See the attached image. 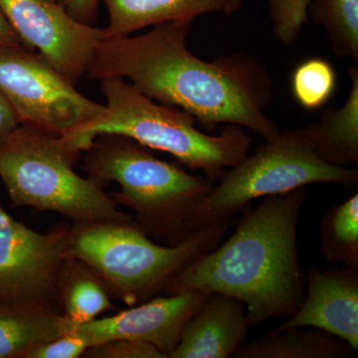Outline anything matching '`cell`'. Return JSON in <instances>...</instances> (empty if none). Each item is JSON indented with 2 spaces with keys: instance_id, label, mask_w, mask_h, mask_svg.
<instances>
[{
  "instance_id": "cell-7",
  "label": "cell",
  "mask_w": 358,
  "mask_h": 358,
  "mask_svg": "<svg viewBox=\"0 0 358 358\" xmlns=\"http://www.w3.org/2000/svg\"><path fill=\"white\" fill-rule=\"evenodd\" d=\"M220 180L200 209L201 229L232 220L235 214L261 197L282 194L313 183L357 185L358 171L333 166L322 159L312 128L308 127L280 131L226 171Z\"/></svg>"
},
{
  "instance_id": "cell-19",
  "label": "cell",
  "mask_w": 358,
  "mask_h": 358,
  "mask_svg": "<svg viewBox=\"0 0 358 358\" xmlns=\"http://www.w3.org/2000/svg\"><path fill=\"white\" fill-rule=\"evenodd\" d=\"M320 248L327 261L358 268V193L324 214Z\"/></svg>"
},
{
  "instance_id": "cell-9",
  "label": "cell",
  "mask_w": 358,
  "mask_h": 358,
  "mask_svg": "<svg viewBox=\"0 0 358 358\" xmlns=\"http://www.w3.org/2000/svg\"><path fill=\"white\" fill-rule=\"evenodd\" d=\"M68 232L67 223L36 232L0 206V303L58 310L56 280L66 257Z\"/></svg>"
},
{
  "instance_id": "cell-21",
  "label": "cell",
  "mask_w": 358,
  "mask_h": 358,
  "mask_svg": "<svg viewBox=\"0 0 358 358\" xmlns=\"http://www.w3.org/2000/svg\"><path fill=\"white\" fill-rule=\"evenodd\" d=\"M338 76L333 64L324 58L313 57L294 70L292 94L296 103L307 110H319L336 92Z\"/></svg>"
},
{
  "instance_id": "cell-4",
  "label": "cell",
  "mask_w": 358,
  "mask_h": 358,
  "mask_svg": "<svg viewBox=\"0 0 358 358\" xmlns=\"http://www.w3.org/2000/svg\"><path fill=\"white\" fill-rule=\"evenodd\" d=\"M100 82L106 98L102 114L60 136L73 150L85 152L101 134H121L173 155L188 169L201 171L211 182L249 155L253 138L243 127L226 124L217 136L205 134L192 115L152 100L127 80L106 78Z\"/></svg>"
},
{
  "instance_id": "cell-18",
  "label": "cell",
  "mask_w": 358,
  "mask_h": 358,
  "mask_svg": "<svg viewBox=\"0 0 358 358\" xmlns=\"http://www.w3.org/2000/svg\"><path fill=\"white\" fill-rule=\"evenodd\" d=\"M352 83L348 101L329 107L310 126L320 157L329 164L350 167L358 162V69L348 70Z\"/></svg>"
},
{
  "instance_id": "cell-29",
  "label": "cell",
  "mask_w": 358,
  "mask_h": 358,
  "mask_svg": "<svg viewBox=\"0 0 358 358\" xmlns=\"http://www.w3.org/2000/svg\"><path fill=\"white\" fill-rule=\"evenodd\" d=\"M46 1L58 2V0H46Z\"/></svg>"
},
{
  "instance_id": "cell-5",
  "label": "cell",
  "mask_w": 358,
  "mask_h": 358,
  "mask_svg": "<svg viewBox=\"0 0 358 358\" xmlns=\"http://www.w3.org/2000/svg\"><path fill=\"white\" fill-rule=\"evenodd\" d=\"M232 223L211 224L174 246L150 239L134 218L69 223L66 256L89 264L114 300L134 307L162 294L174 275L217 247Z\"/></svg>"
},
{
  "instance_id": "cell-22",
  "label": "cell",
  "mask_w": 358,
  "mask_h": 358,
  "mask_svg": "<svg viewBox=\"0 0 358 358\" xmlns=\"http://www.w3.org/2000/svg\"><path fill=\"white\" fill-rule=\"evenodd\" d=\"M312 0H268L273 34L284 45L298 40L308 20Z\"/></svg>"
},
{
  "instance_id": "cell-16",
  "label": "cell",
  "mask_w": 358,
  "mask_h": 358,
  "mask_svg": "<svg viewBox=\"0 0 358 358\" xmlns=\"http://www.w3.org/2000/svg\"><path fill=\"white\" fill-rule=\"evenodd\" d=\"M113 300L107 285L95 268L80 259L65 257L56 280L55 301L59 312L75 327L115 310Z\"/></svg>"
},
{
  "instance_id": "cell-13",
  "label": "cell",
  "mask_w": 358,
  "mask_h": 358,
  "mask_svg": "<svg viewBox=\"0 0 358 358\" xmlns=\"http://www.w3.org/2000/svg\"><path fill=\"white\" fill-rule=\"evenodd\" d=\"M250 326L246 306L220 293H210L186 322L169 358H228L244 343Z\"/></svg>"
},
{
  "instance_id": "cell-20",
  "label": "cell",
  "mask_w": 358,
  "mask_h": 358,
  "mask_svg": "<svg viewBox=\"0 0 358 358\" xmlns=\"http://www.w3.org/2000/svg\"><path fill=\"white\" fill-rule=\"evenodd\" d=\"M308 15L326 30L338 57L357 63L358 0H312Z\"/></svg>"
},
{
  "instance_id": "cell-14",
  "label": "cell",
  "mask_w": 358,
  "mask_h": 358,
  "mask_svg": "<svg viewBox=\"0 0 358 358\" xmlns=\"http://www.w3.org/2000/svg\"><path fill=\"white\" fill-rule=\"evenodd\" d=\"M109 13L103 38L128 36L171 21H194L207 13H228L225 0H101Z\"/></svg>"
},
{
  "instance_id": "cell-17",
  "label": "cell",
  "mask_w": 358,
  "mask_h": 358,
  "mask_svg": "<svg viewBox=\"0 0 358 358\" xmlns=\"http://www.w3.org/2000/svg\"><path fill=\"white\" fill-rule=\"evenodd\" d=\"M355 350L343 339L315 327L273 331L242 343L235 358H348Z\"/></svg>"
},
{
  "instance_id": "cell-15",
  "label": "cell",
  "mask_w": 358,
  "mask_h": 358,
  "mask_svg": "<svg viewBox=\"0 0 358 358\" xmlns=\"http://www.w3.org/2000/svg\"><path fill=\"white\" fill-rule=\"evenodd\" d=\"M75 329L56 308L0 303V358H26L35 348Z\"/></svg>"
},
{
  "instance_id": "cell-6",
  "label": "cell",
  "mask_w": 358,
  "mask_h": 358,
  "mask_svg": "<svg viewBox=\"0 0 358 358\" xmlns=\"http://www.w3.org/2000/svg\"><path fill=\"white\" fill-rule=\"evenodd\" d=\"M81 155L61 136L20 124L0 147V179L11 205L55 212L70 224L134 218L95 181L76 173Z\"/></svg>"
},
{
  "instance_id": "cell-24",
  "label": "cell",
  "mask_w": 358,
  "mask_h": 358,
  "mask_svg": "<svg viewBox=\"0 0 358 358\" xmlns=\"http://www.w3.org/2000/svg\"><path fill=\"white\" fill-rule=\"evenodd\" d=\"M89 348L88 341L75 329L38 346L26 358H79Z\"/></svg>"
},
{
  "instance_id": "cell-2",
  "label": "cell",
  "mask_w": 358,
  "mask_h": 358,
  "mask_svg": "<svg viewBox=\"0 0 358 358\" xmlns=\"http://www.w3.org/2000/svg\"><path fill=\"white\" fill-rule=\"evenodd\" d=\"M308 188L265 197L245 213L232 236L186 266L162 294L188 291L234 296L246 306L250 326L291 317L306 294L298 224Z\"/></svg>"
},
{
  "instance_id": "cell-10",
  "label": "cell",
  "mask_w": 358,
  "mask_h": 358,
  "mask_svg": "<svg viewBox=\"0 0 358 358\" xmlns=\"http://www.w3.org/2000/svg\"><path fill=\"white\" fill-rule=\"evenodd\" d=\"M0 10L21 43L38 52L73 85L87 74L103 39V28L73 18L46 0H0Z\"/></svg>"
},
{
  "instance_id": "cell-1",
  "label": "cell",
  "mask_w": 358,
  "mask_h": 358,
  "mask_svg": "<svg viewBox=\"0 0 358 358\" xmlns=\"http://www.w3.org/2000/svg\"><path fill=\"white\" fill-rule=\"evenodd\" d=\"M192 21L155 25L143 35L103 38L87 77L121 78L157 102L212 129L237 124L271 141L280 134L266 115L272 79L258 59L239 52L204 61L187 47Z\"/></svg>"
},
{
  "instance_id": "cell-25",
  "label": "cell",
  "mask_w": 358,
  "mask_h": 358,
  "mask_svg": "<svg viewBox=\"0 0 358 358\" xmlns=\"http://www.w3.org/2000/svg\"><path fill=\"white\" fill-rule=\"evenodd\" d=\"M58 2L79 22L95 24L101 0H58Z\"/></svg>"
},
{
  "instance_id": "cell-12",
  "label": "cell",
  "mask_w": 358,
  "mask_h": 358,
  "mask_svg": "<svg viewBox=\"0 0 358 358\" xmlns=\"http://www.w3.org/2000/svg\"><path fill=\"white\" fill-rule=\"evenodd\" d=\"M306 294L298 312L278 327H315L358 350V268H308Z\"/></svg>"
},
{
  "instance_id": "cell-23",
  "label": "cell",
  "mask_w": 358,
  "mask_h": 358,
  "mask_svg": "<svg viewBox=\"0 0 358 358\" xmlns=\"http://www.w3.org/2000/svg\"><path fill=\"white\" fill-rule=\"evenodd\" d=\"M83 357L88 358H167L155 345L133 339H113L90 346Z\"/></svg>"
},
{
  "instance_id": "cell-27",
  "label": "cell",
  "mask_w": 358,
  "mask_h": 358,
  "mask_svg": "<svg viewBox=\"0 0 358 358\" xmlns=\"http://www.w3.org/2000/svg\"><path fill=\"white\" fill-rule=\"evenodd\" d=\"M21 41L17 35L13 31L6 16L0 10V47L13 46V45H20ZM23 45V44H22Z\"/></svg>"
},
{
  "instance_id": "cell-28",
  "label": "cell",
  "mask_w": 358,
  "mask_h": 358,
  "mask_svg": "<svg viewBox=\"0 0 358 358\" xmlns=\"http://www.w3.org/2000/svg\"><path fill=\"white\" fill-rule=\"evenodd\" d=\"M225 1L228 7V13L231 15V14L236 13L237 10L241 8L243 0H225Z\"/></svg>"
},
{
  "instance_id": "cell-11",
  "label": "cell",
  "mask_w": 358,
  "mask_h": 358,
  "mask_svg": "<svg viewBox=\"0 0 358 358\" xmlns=\"http://www.w3.org/2000/svg\"><path fill=\"white\" fill-rule=\"evenodd\" d=\"M209 294L188 291L159 294L114 315L91 320L76 329L89 346L113 339H133L155 345L169 358L180 341L186 322L199 312Z\"/></svg>"
},
{
  "instance_id": "cell-26",
  "label": "cell",
  "mask_w": 358,
  "mask_h": 358,
  "mask_svg": "<svg viewBox=\"0 0 358 358\" xmlns=\"http://www.w3.org/2000/svg\"><path fill=\"white\" fill-rule=\"evenodd\" d=\"M20 126V121L16 117L15 112L6 96L0 91V147Z\"/></svg>"
},
{
  "instance_id": "cell-3",
  "label": "cell",
  "mask_w": 358,
  "mask_h": 358,
  "mask_svg": "<svg viewBox=\"0 0 358 358\" xmlns=\"http://www.w3.org/2000/svg\"><path fill=\"white\" fill-rule=\"evenodd\" d=\"M83 169L117 205L134 211V222L157 243L174 246L201 228L200 209L215 185L159 159L150 148L121 134H101L85 150Z\"/></svg>"
},
{
  "instance_id": "cell-8",
  "label": "cell",
  "mask_w": 358,
  "mask_h": 358,
  "mask_svg": "<svg viewBox=\"0 0 358 358\" xmlns=\"http://www.w3.org/2000/svg\"><path fill=\"white\" fill-rule=\"evenodd\" d=\"M0 91L21 126L52 136H64L105 110L22 44L0 47Z\"/></svg>"
}]
</instances>
